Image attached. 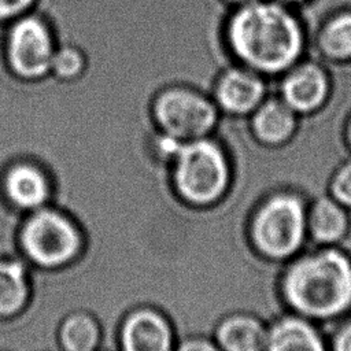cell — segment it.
Listing matches in <instances>:
<instances>
[{
    "instance_id": "5bb4252c",
    "label": "cell",
    "mask_w": 351,
    "mask_h": 351,
    "mask_svg": "<svg viewBox=\"0 0 351 351\" xmlns=\"http://www.w3.org/2000/svg\"><path fill=\"white\" fill-rule=\"evenodd\" d=\"M5 191L15 204L21 207H34L47 197V182L36 169L22 165L8 173Z\"/></svg>"
},
{
    "instance_id": "d4e9b609",
    "label": "cell",
    "mask_w": 351,
    "mask_h": 351,
    "mask_svg": "<svg viewBox=\"0 0 351 351\" xmlns=\"http://www.w3.org/2000/svg\"><path fill=\"white\" fill-rule=\"evenodd\" d=\"M278 1H281V3H284V4H288V5L296 8V7H299V5L304 4V3H307L308 0H278Z\"/></svg>"
},
{
    "instance_id": "603a6c76",
    "label": "cell",
    "mask_w": 351,
    "mask_h": 351,
    "mask_svg": "<svg viewBox=\"0 0 351 351\" xmlns=\"http://www.w3.org/2000/svg\"><path fill=\"white\" fill-rule=\"evenodd\" d=\"M180 351H217V350L203 341H189L184 344Z\"/></svg>"
},
{
    "instance_id": "52a82bcc",
    "label": "cell",
    "mask_w": 351,
    "mask_h": 351,
    "mask_svg": "<svg viewBox=\"0 0 351 351\" xmlns=\"http://www.w3.org/2000/svg\"><path fill=\"white\" fill-rule=\"evenodd\" d=\"M273 81L277 95L298 115H308L322 108L330 92V77L325 64L307 56Z\"/></svg>"
},
{
    "instance_id": "3957f363",
    "label": "cell",
    "mask_w": 351,
    "mask_h": 351,
    "mask_svg": "<svg viewBox=\"0 0 351 351\" xmlns=\"http://www.w3.org/2000/svg\"><path fill=\"white\" fill-rule=\"evenodd\" d=\"M58 45L49 19L37 10L32 11L3 27V64L8 75L18 82H41L49 78L51 62Z\"/></svg>"
},
{
    "instance_id": "7a4b0ae2",
    "label": "cell",
    "mask_w": 351,
    "mask_h": 351,
    "mask_svg": "<svg viewBox=\"0 0 351 351\" xmlns=\"http://www.w3.org/2000/svg\"><path fill=\"white\" fill-rule=\"evenodd\" d=\"M288 302L302 314L329 318L351 304V261L337 250H321L296 261L284 278Z\"/></svg>"
},
{
    "instance_id": "5b68a950",
    "label": "cell",
    "mask_w": 351,
    "mask_h": 351,
    "mask_svg": "<svg viewBox=\"0 0 351 351\" xmlns=\"http://www.w3.org/2000/svg\"><path fill=\"white\" fill-rule=\"evenodd\" d=\"M178 158L176 180L185 197L197 203L215 199L226 182L225 159L215 144L196 138L177 145Z\"/></svg>"
},
{
    "instance_id": "e0dca14e",
    "label": "cell",
    "mask_w": 351,
    "mask_h": 351,
    "mask_svg": "<svg viewBox=\"0 0 351 351\" xmlns=\"http://www.w3.org/2000/svg\"><path fill=\"white\" fill-rule=\"evenodd\" d=\"M89 60L81 47L71 43H59L49 70V78L62 84L80 81L86 73Z\"/></svg>"
},
{
    "instance_id": "cb8c5ba5",
    "label": "cell",
    "mask_w": 351,
    "mask_h": 351,
    "mask_svg": "<svg viewBox=\"0 0 351 351\" xmlns=\"http://www.w3.org/2000/svg\"><path fill=\"white\" fill-rule=\"evenodd\" d=\"M226 5H229L230 8H234V7H240V5H244V4H248L254 0H222Z\"/></svg>"
},
{
    "instance_id": "30bf717a",
    "label": "cell",
    "mask_w": 351,
    "mask_h": 351,
    "mask_svg": "<svg viewBox=\"0 0 351 351\" xmlns=\"http://www.w3.org/2000/svg\"><path fill=\"white\" fill-rule=\"evenodd\" d=\"M306 56L332 63L351 60V8L339 10L321 23Z\"/></svg>"
},
{
    "instance_id": "d6986e66",
    "label": "cell",
    "mask_w": 351,
    "mask_h": 351,
    "mask_svg": "<svg viewBox=\"0 0 351 351\" xmlns=\"http://www.w3.org/2000/svg\"><path fill=\"white\" fill-rule=\"evenodd\" d=\"M96 337V326L85 315L69 318L62 328V341L67 351H92Z\"/></svg>"
},
{
    "instance_id": "9a60e30c",
    "label": "cell",
    "mask_w": 351,
    "mask_h": 351,
    "mask_svg": "<svg viewBox=\"0 0 351 351\" xmlns=\"http://www.w3.org/2000/svg\"><path fill=\"white\" fill-rule=\"evenodd\" d=\"M308 226L315 240L330 243L340 239L347 229V215L337 200L318 199L311 208Z\"/></svg>"
},
{
    "instance_id": "2e32d148",
    "label": "cell",
    "mask_w": 351,
    "mask_h": 351,
    "mask_svg": "<svg viewBox=\"0 0 351 351\" xmlns=\"http://www.w3.org/2000/svg\"><path fill=\"white\" fill-rule=\"evenodd\" d=\"M218 337L226 351H262L267 341L263 328L245 317L228 319L221 326Z\"/></svg>"
},
{
    "instance_id": "6da1fadb",
    "label": "cell",
    "mask_w": 351,
    "mask_h": 351,
    "mask_svg": "<svg viewBox=\"0 0 351 351\" xmlns=\"http://www.w3.org/2000/svg\"><path fill=\"white\" fill-rule=\"evenodd\" d=\"M222 41L232 62L270 81L307 52V34L296 8L278 0H254L230 8L222 23Z\"/></svg>"
},
{
    "instance_id": "ffe728a7",
    "label": "cell",
    "mask_w": 351,
    "mask_h": 351,
    "mask_svg": "<svg viewBox=\"0 0 351 351\" xmlns=\"http://www.w3.org/2000/svg\"><path fill=\"white\" fill-rule=\"evenodd\" d=\"M40 0H0V26L37 10Z\"/></svg>"
},
{
    "instance_id": "ba28073f",
    "label": "cell",
    "mask_w": 351,
    "mask_h": 351,
    "mask_svg": "<svg viewBox=\"0 0 351 351\" xmlns=\"http://www.w3.org/2000/svg\"><path fill=\"white\" fill-rule=\"evenodd\" d=\"M270 86L269 78L232 62L215 75L210 95L219 111L247 115L270 95Z\"/></svg>"
},
{
    "instance_id": "ac0fdd59",
    "label": "cell",
    "mask_w": 351,
    "mask_h": 351,
    "mask_svg": "<svg viewBox=\"0 0 351 351\" xmlns=\"http://www.w3.org/2000/svg\"><path fill=\"white\" fill-rule=\"evenodd\" d=\"M26 292L21 265L0 261V315H8L19 310L26 299Z\"/></svg>"
},
{
    "instance_id": "8fae6325",
    "label": "cell",
    "mask_w": 351,
    "mask_h": 351,
    "mask_svg": "<svg viewBox=\"0 0 351 351\" xmlns=\"http://www.w3.org/2000/svg\"><path fill=\"white\" fill-rule=\"evenodd\" d=\"M251 115L255 136L269 144L288 140L298 126V114L278 95H269Z\"/></svg>"
},
{
    "instance_id": "44dd1931",
    "label": "cell",
    "mask_w": 351,
    "mask_h": 351,
    "mask_svg": "<svg viewBox=\"0 0 351 351\" xmlns=\"http://www.w3.org/2000/svg\"><path fill=\"white\" fill-rule=\"evenodd\" d=\"M332 193L340 204L351 206V162L346 163L335 176Z\"/></svg>"
},
{
    "instance_id": "4fadbf2b",
    "label": "cell",
    "mask_w": 351,
    "mask_h": 351,
    "mask_svg": "<svg viewBox=\"0 0 351 351\" xmlns=\"http://www.w3.org/2000/svg\"><path fill=\"white\" fill-rule=\"evenodd\" d=\"M267 351H325L317 330L299 318L280 321L267 337Z\"/></svg>"
},
{
    "instance_id": "9c48e42d",
    "label": "cell",
    "mask_w": 351,
    "mask_h": 351,
    "mask_svg": "<svg viewBox=\"0 0 351 351\" xmlns=\"http://www.w3.org/2000/svg\"><path fill=\"white\" fill-rule=\"evenodd\" d=\"M26 252L41 265H58L70 259L78 248L74 228L49 211L36 214L22 234Z\"/></svg>"
},
{
    "instance_id": "7c38bea8",
    "label": "cell",
    "mask_w": 351,
    "mask_h": 351,
    "mask_svg": "<svg viewBox=\"0 0 351 351\" xmlns=\"http://www.w3.org/2000/svg\"><path fill=\"white\" fill-rule=\"evenodd\" d=\"M125 351H170L166 322L151 311L133 314L123 329Z\"/></svg>"
},
{
    "instance_id": "484cf974",
    "label": "cell",
    "mask_w": 351,
    "mask_h": 351,
    "mask_svg": "<svg viewBox=\"0 0 351 351\" xmlns=\"http://www.w3.org/2000/svg\"><path fill=\"white\" fill-rule=\"evenodd\" d=\"M346 138L351 147V115L348 117V119L346 121Z\"/></svg>"
},
{
    "instance_id": "277c9868",
    "label": "cell",
    "mask_w": 351,
    "mask_h": 351,
    "mask_svg": "<svg viewBox=\"0 0 351 351\" xmlns=\"http://www.w3.org/2000/svg\"><path fill=\"white\" fill-rule=\"evenodd\" d=\"M211 95L188 84L165 85L152 99V115L165 132L176 140L202 138L218 118Z\"/></svg>"
},
{
    "instance_id": "7402d4cb",
    "label": "cell",
    "mask_w": 351,
    "mask_h": 351,
    "mask_svg": "<svg viewBox=\"0 0 351 351\" xmlns=\"http://www.w3.org/2000/svg\"><path fill=\"white\" fill-rule=\"evenodd\" d=\"M335 351H351V319L337 332L335 337Z\"/></svg>"
},
{
    "instance_id": "8992f818",
    "label": "cell",
    "mask_w": 351,
    "mask_h": 351,
    "mask_svg": "<svg viewBox=\"0 0 351 351\" xmlns=\"http://www.w3.org/2000/svg\"><path fill=\"white\" fill-rule=\"evenodd\" d=\"M304 233V208L296 196L280 195L270 199L254 222L258 247L271 256H287L302 243Z\"/></svg>"
}]
</instances>
